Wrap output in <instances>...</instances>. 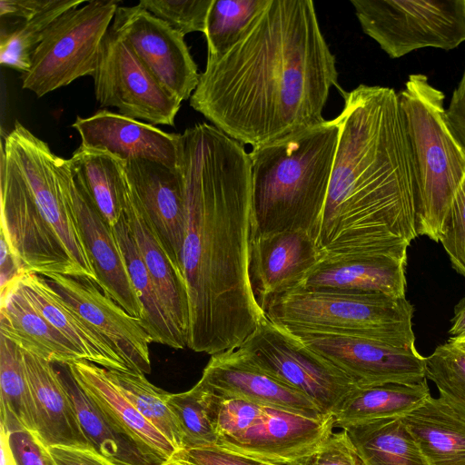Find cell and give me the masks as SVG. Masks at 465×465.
<instances>
[{
    "instance_id": "cell-1",
    "label": "cell",
    "mask_w": 465,
    "mask_h": 465,
    "mask_svg": "<svg viewBox=\"0 0 465 465\" xmlns=\"http://www.w3.org/2000/svg\"><path fill=\"white\" fill-rule=\"evenodd\" d=\"M177 167L185 203L187 347L213 355L239 347L266 315L250 272L255 236L250 156L213 124H197L180 134Z\"/></svg>"
},
{
    "instance_id": "cell-2",
    "label": "cell",
    "mask_w": 465,
    "mask_h": 465,
    "mask_svg": "<svg viewBox=\"0 0 465 465\" xmlns=\"http://www.w3.org/2000/svg\"><path fill=\"white\" fill-rule=\"evenodd\" d=\"M334 54L312 0H270L243 37L208 59L190 105L240 143L264 145L326 120Z\"/></svg>"
},
{
    "instance_id": "cell-3",
    "label": "cell",
    "mask_w": 465,
    "mask_h": 465,
    "mask_svg": "<svg viewBox=\"0 0 465 465\" xmlns=\"http://www.w3.org/2000/svg\"><path fill=\"white\" fill-rule=\"evenodd\" d=\"M325 203L312 238L320 263L407 253L416 238L412 158L394 89L344 94Z\"/></svg>"
},
{
    "instance_id": "cell-4",
    "label": "cell",
    "mask_w": 465,
    "mask_h": 465,
    "mask_svg": "<svg viewBox=\"0 0 465 465\" xmlns=\"http://www.w3.org/2000/svg\"><path fill=\"white\" fill-rule=\"evenodd\" d=\"M338 137L335 118L252 148L255 236L291 230L312 236L325 203Z\"/></svg>"
},
{
    "instance_id": "cell-5",
    "label": "cell",
    "mask_w": 465,
    "mask_h": 465,
    "mask_svg": "<svg viewBox=\"0 0 465 465\" xmlns=\"http://www.w3.org/2000/svg\"><path fill=\"white\" fill-rule=\"evenodd\" d=\"M398 95L414 170L416 233L440 242L465 178V155L446 126L445 95L426 75L411 74Z\"/></svg>"
},
{
    "instance_id": "cell-6",
    "label": "cell",
    "mask_w": 465,
    "mask_h": 465,
    "mask_svg": "<svg viewBox=\"0 0 465 465\" xmlns=\"http://www.w3.org/2000/svg\"><path fill=\"white\" fill-rule=\"evenodd\" d=\"M265 313L293 331L337 334L401 349L416 348L414 307L406 297L297 287L272 298Z\"/></svg>"
},
{
    "instance_id": "cell-7",
    "label": "cell",
    "mask_w": 465,
    "mask_h": 465,
    "mask_svg": "<svg viewBox=\"0 0 465 465\" xmlns=\"http://www.w3.org/2000/svg\"><path fill=\"white\" fill-rule=\"evenodd\" d=\"M44 219L83 277L98 282L72 202L74 179L68 159L55 155L48 144L16 122L2 143Z\"/></svg>"
},
{
    "instance_id": "cell-8",
    "label": "cell",
    "mask_w": 465,
    "mask_h": 465,
    "mask_svg": "<svg viewBox=\"0 0 465 465\" xmlns=\"http://www.w3.org/2000/svg\"><path fill=\"white\" fill-rule=\"evenodd\" d=\"M118 6L115 0H93L60 15L34 52L30 69L22 74V88L42 97L92 76Z\"/></svg>"
},
{
    "instance_id": "cell-9",
    "label": "cell",
    "mask_w": 465,
    "mask_h": 465,
    "mask_svg": "<svg viewBox=\"0 0 465 465\" xmlns=\"http://www.w3.org/2000/svg\"><path fill=\"white\" fill-rule=\"evenodd\" d=\"M362 31L391 57L465 42V0H351Z\"/></svg>"
},
{
    "instance_id": "cell-10",
    "label": "cell",
    "mask_w": 465,
    "mask_h": 465,
    "mask_svg": "<svg viewBox=\"0 0 465 465\" xmlns=\"http://www.w3.org/2000/svg\"><path fill=\"white\" fill-rule=\"evenodd\" d=\"M260 369L312 400L332 416L358 384L265 315L239 346Z\"/></svg>"
},
{
    "instance_id": "cell-11",
    "label": "cell",
    "mask_w": 465,
    "mask_h": 465,
    "mask_svg": "<svg viewBox=\"0 0 465 465\" xmlns=\"http://www.w3.org/2000/svg\"><path fill=\"white\" fill-rule=\"evenodd\" d=\"M101 106L145 123L174 125L182 101L171 94L111 27L100 48L93 74Z\"/></svg>"
},
{
    "instance_id": "cell-12",
    "label": "cell",
    "mask_w": 465,
    "mask_h": 465,
    "mask_svg": "<svg viewBox=\"0 0 465 465\" xmlns=\"http://www.w3.org/2000/svg\"><path fill=\"white\" fill-rule=\"evenodd\" d=\"M1 232L25 272L84 279L41 214L14 163L1 152Z\"/></svg>"
},
{
    "instance_id": "cell-13",
    "label": "cell",
    "mask_w": 465,
    "mask_h": 465,
    "mask_svg": "<svg viewBox=\"0 0 465 465\" xmlns=\"http://www.w3.org/2000/svg\"><path fill=\"white\" fill-rule=\"evenodd\" d=\"M111 28L164 89L191 98L200 74L183 35L139 5L118 6Z\"/></svg>"
},
{
    "instance_id": "cell-14",
    "label": "cell",
    "mask_w": 465,
    "mask_h": 465,
    "mask_svg": "<svg viewBox=\"0 0 465 465\" xmlns=\"http://www.w3.org/2000/svg\"><path fill=\"white\" fill-rule=\"evenodd\" d=\"M288 331L346 372L359 387L427 380L425 357L416 348L401 349L351 336Z\"/></svg>"
},
{
    "instance_id": "cell-15",
    "label": "cell",
    "mask_w": 465,
    "mask_h": 465,
    "mask_svg": "<svg viewBox=\"0 0 465 465\" xmlns=\"http://www.w3.org/2000/svg\"><path fill=\"white\" fill-rule=\"evenodd\" d=\"M44 278L111 344L131 371L151 372L149 344L153 341L140 318L129 314L91 280L59 273Z\"/></svg>"
},
{
    "instance_id": "cell-16",
    "label": "cell",
    "mask_w": 465,
    "mask_h": 465,
    "mask_svg": "<svg viewBox=\"0 0 465 465\" xmlns=\"http://www.w3.org/2000/svg\"><path fill=\"white\" fill-rule=\"evenodd\" d=\"M333 428V416L318 420L264 406L252 426L220 438L217 446L267 463L287 465L318 448Z\"/></svg>"
},
{
    "instance_id": "cell-17",
    "label": "cell",
    "mask_w": 465,
    "mask_h": 465,
    "mask_svg": "<svg viewBox=\"0 0 465 465\" xmlns=\"http://www.w3.org/2000/svg\"><path fill=\"white\" fill-rule=\"evenodd\" d=\"M198 382L217 394L312 419L329 417L308 397L256 366L240 347L212 355Z\"/></svg>"
},
{
    "instance_id": "cell-18",
    "label": "cell",
    "mask_w": 465,
    "mask_h": 465,
    "mask_svg": "<svg viewBox=\"0 0 465 465\" xmlns=\"http://www.w3.org/2000/svg\"><path fill=\"white\" fill-rule=\"evenodd\" d=\"M72 127L83 147L109 152L124 162L148 160L177 168L180 134L108 110L77 116Z\"/></svg>"
},
{
    "instance_id": "cell-19",
    "label": "cell",
    "mask_w": 465,
    "mask_h": 465,
    "mask_svg": "<svg viewBox=\"0 0 465 465\" xmlns=\"http://www.w3.org/2000/svg\"><path fill=\"white\" fill-rule=\"evenodd\" d=\"M312 236L291 230L256 235L250 272L257 301L265 312L274 297L298 287L320 264Z\"/></svg>"
},
{
    "instance_id": "cell-20",
    "label": "cell",
    "mask_w": 465,
    "mask_h": 465,
    "mask_svg": "<svg viewBox=\"0 0 465 465\" xmlns=\"http://www.w3.org/2000/svg\"><path fill=\"white\" fill-rule=\"evenodd\" d=\"M125 175L173 266L183 275L185 203L183 182L178 167L171 169L153 161L133 160L125 162Z\"/></svg>"
},
{
    "instance_id": "cell-21",
    "label": "cell",
    "mask_w": 465,
    "mask_h": 465,
    "mask_svg": "<svg viewBox=\"0 0 465 465\" xmlns=\"http://www.w3.org/2000/svg\"><path fill=\"white\" fill-rule=\"evenodd\" d=\"M71 194L77 223L97 276V285L129 314L142 320L143 309L133 286L114 230L74 178Z\"/></svg>"
},
{
    "instance_id": "cell-22",
    "label": "cell",
    "mask_w": 465,
    "mask_h": 465,
    "mask_svg": "<svg viewBox=\"0 0 465 465\" xmlns=\"http://www.w3.org/2000/svg\"><path fill=\"white\" fill-rule=\"evenodd\" d=\"M23 354L35 408V434L46 448L92 449L54 364L24 350Z\"/></svg>"
},
{
    "instance_id": "cell-23",
    "label": "cell",
    "mask_w": 465,
    "mask_h": 465,
    "mask_svg": "<svg viewBox=\"0 0 465 465\" xmlns=\"http://www.w3.org/2000/svg\"><path fill=\"white\" fill-rule=\"evenodd\" d=\"M18 283L31 305L74 345L82 360L106 370L130 371L111 344L43 276L25 272Z\"/></svg>"
},
{
    "instance_id": "cell-24",
    "label": "cell",
    "mask_w": 465,
    "mask_h": 465,
    "mask_svg": "<svg viewBox=\"0 0 465 465\" xmlns=\"http://www.w3.org/2000/svg\"><path fill=\"white\" fill-rule=\"evenodd\" d=\"M124 213L163 304L187 339L190 312L184 279L173 266L159 234L143 210L127 179Z\"/></svg>"
},
{
    "instance_id": "cell-25",
    "label": "cell",
    "mask_w": 465,
    "mask_h": 465,
    "mask_svg": "<svg viewBox=\"0 0 465 465\" xmlns=\"http://www.w3.org/2000/svg\"><path fill=\"white\" fill-rule=\"evenodd\" d=\"M67 365L84 391L148 455L163 465L176 450L117 389L109 379L106 369L84 360Z\"/></svg>"
},
{
    "instance_id": "cell-26",
    "label": "cell",
    "mask_w": 465,
    "mask_h": 465,
    "mask_svg": "<svg viewBox=\"0 0 465 465\" xmlns=\"http://www.w3.org/2000/svg\"><path fill=\"white\" fill-rule=\"evenodd\" d=\"M406 263L407 254L320 263L298 287L401 298L406 291Z\"/></svg>"
},
{
    "instance_id": "cell-27",
    "label": "cell",
    "mask_w": 465,
    "mask_h": 465,
    "mask_svg": "<svg viewBox=\"0 0 465 465\" xmlns=\"http://www.w3.org/2000/svg\"><path fill=\"white\" fill-rule=\"evenodd\" d=\"M0 334L54 364L82 360L74 345L31 305L18 282L1 294Z\"/></svg>"
},
{
    "instance_id": "cell-28",
    "label": "cell",
    "mask_w": 465,
    "mask_h": 465,
    "mask_svg": "<svg viewBox=\"0 0 465 465\" xmlns=\"http://www.w3.org/2000/svg\"><path fill=\"white\" fill-rule=\"evenodd\" d=\"M54 366L92 449L117 465H162L106 416L79 386L67 364Z\"/></svg>"
},
{
    "instance_id": "cell-29",
    "label": "cell",
    "mask_w": 465,
    "mask_h": 465,
    "mask_svg": "<svg viewBox=\"0 0 465 465\" xmlns=\"http://www.w3.org/2000/svg\"><path fill=\"white\" fill-rule=\"evenodd\" d=\"M429 465H465V420L430 396L401 417Z\"/></svg>"
},
{
    "instance_id": "cell-30",
    "label": "cell",
    "mask_w": 465,
    "mask_h": 465,
    "mask_svg": "<svg viewBox=\"0 0 465 465\" xmlns=\"http://www.w3.org/2000/svg\"><path fill=\"white\" fill-rule=\"evenodd\" d=\"M68 160L76 183L113 229L124 214L125 162L109 152L81 145Z\"/></svg>"
},
{
    "instance_id": "cell-31",
    "label": "cell",
    "mask_w": 465,
    "mask_h": 465,
    "mask_svg": "<svg viewBox=\"0 0 465 465\" xmlns=\"http://www.w3.org/2000/svg\"><path fill=\"white\" fill-rule=\"evenodd\" d=\"M113 230L124 257L133 286L143 309L142 326L153 342L177 350L187 347L185 335L176 326L162 302L124 213Z\"/></svg>"
},
{
    "instance_id": "cell-32",
    "label": "cell",
    "mask_w": 465,
    "mask_h": 465,
    "mask_svg": "<svg viewBox=\"0 0 465 465\" xmlns=\"http://www.w3.org/2000/svg\"><path fill=\"white\" fill-rule=\"evenodd\" d=\"M430 396L427 380L418 383H385L357 387L334 412V427L349 426L388 417H401Z\"/></svg>"
},
{
    "instance_id": "cell-33",
    "label": "cell",
    "mask_w": 465,
    "mask_h": 465,
    "mask_svg": "<svg viewBox=\"0 0 465 465\" xmlns=\"http://www.w3.org/2000/svg\"><path fill=\"white\" fill-rule=\"evenodd\" d=\"M364 465H429L401 417L345 428Z\"/></svg>"
},
{
    "instance_id": "cell-34",
    "label": "cell",
    "mask_w": 465,
    "mask_h": 465,
    "mask_svg": "<svg viewBox=\"0 0 465 465\" xmlns=\"http://www.w3.org/2000/svg\"><path fill=\"white\" fill-rule=\"evenodd\" d=\"M1 430L35 432V408L23 350L0 334Z\"/></svg>"
},
{
    "instance_id": "cell-35",
    "label": "cell",
    "mask_w": 465,
    "mask_h": 465,
    "mask_svg": "<svg viewBox=\"0 0 465 465\" xmlns=\"http://www.w3.org/2000/svg\"><path fill=\"white\" fill-rule=\"evenodd\" d=\"M106 372L117 389L175 450L182 449L183 433L167 402L169 392L152 384L142 373L117 370H106Z\"/></svg>"
},
{
    "instance_id": "cell-36",
    "label": "cell",
    "mask_w": 465,
    "mask_h": 465,
    "mask_svg": "<svg viewBox=\"0 0 465 465\" xmlns=\"http://www.w3.org/2000/svg\"><path fill=\"white\" fill-rule=\"evenodd\" d=\"M269 3L270 0H213L204 32L207 58L220 57L233 47Z\"/></svg>"
},
{
    "instance_id": "cell-37",
    "label": "cell",
    "mask_w": 465,
    "mask_h": 465,
    "mask_svg": "<svg viewBox=\"0 0 465 465\" xmlns=\"http://www.w3.org/2000/svg\"><path fill=\"white\" fill-rule=\"evenodd\" d=\"M84 3L83 0H54L46 10L22 21L9 32H2L1 64L22 74L27 72L31 67L33 54L43 41L49 26L64 13Z\"/></svg>"
},
{
    "instance_id": "cell-38",
    "label": "cell",
    "mask_w": 465,
    "mask_h": 465,
    "mask_svg": "<svg viewBox=\"0 0 465 465\" xmlns=\"http://www.w3.org/2000/svg\"><path fill=\"white\" fill-rule=\"evenodd\" d=\"M425 361L426 379L436 385L440 401L465 420V351L448 340Z\"/></svg>"
},
{
    "instance_id": "cell-39",
    "label": "cell",
    "mask_w": 465,
    "mask_h": 465,
    "mask_svg": "<svg viewBox=\"0 0 465 465\" xmlns=\"http://www.w3.org/2000/svg\"><path fill=\"white\" fill-rule=\"evenodd\" d=\"M167 402L182 430V449L217 445L219 438L209 420L205 401L197 384L184 392L169 393Z\"/></svg>"
},
{
    "instance_id": "cell-40",
    "label": "cell",
    "mask_w": 465,
    "mask_h": 465,
    "mask_svg": "<svg viewBox=\"0 0 465 465\" xmlns=\"http://www.w3.org/2000/svg\"><path fill=\"white\" fill-rule=\"evenodd\" d=\"M196 384L203 392L209 420L219 439L245 430L263 411V405L242 398L217 394L199 382Z\"/></svg>"
},
{
    "instance_id": "cell-41",
    "label": "cell",
    "mask_w": 465,
    "mask_h": 465,
    "mask_svg": "<svg viewBox=\"0 0 465 465\" xmlns=\"http://www.w3.org/2000/svg\"><path fill=\"white\" fill-rule=\"evenodd\" d=\"M213 1L142 0L138 5L184 36L193 32L204 34Z\"/></svg>"
},
{
    "instance_id": "cell-42",
    "label": "cell",
    "mask_w": 465,
    "mask_h": 465,
    "mask_svg": "<svg viewBox=\"0 0 465 465\" xmlns=\"http://www.w3.org/2000/svg\"><path fill=\"white\" fill-rule=\"evenodd\" d=\"M452 267L465 277V178L456 192L440 237Z\"/></svg>"
},
{
    "instance_id": "cell-43",
    "label": "cell",
    "mask_w": 465,
    "mask_h": 465,
    "mask_svg": "<svg viewBox=\"0 0 465 465\" xmlns=\"http://www.w3.org/2000/svg\"><path fill=\"white\" fill-rule=\"evenodd\" d=\"M287 465H364L346 430L332 432L311 453Z\"/></svg>"
},
{
    "instance_id": "cell-44",
    "label": "cell",
    "mask_w": 465,
    "mask_h": 465,
    "mask_svg": "<svg viewBox=\"0 0 465 465\" xmlns=\"http://www.w3.org/2000/svg\"><path fill=\"white\" fill-rule=\"evenodd\" d=\"M163 465H275L217 445L175 450Z\"/></svg>"
},
{
    "instance_id": "cell-45",
    "label": "cell",
    "mask_w": 465,
    "mask_h": 465,
    "mask_svg": "<svg viewBox=\"0 0 465 465\" xmlns=\"http://www.w3.org/2000/svg\"><path fill=\"white\" fill-rule=\"evenodd\" d=\"M8 444L15 465H55L48 449L32 431L20 430L5 433L1 430Z\"/></svg>"
},
{
    "instance_id": "cell-46",
    "label": "cell",
    "mask_w": 465,
    "mask_h": 465,
    "mask_svg": "<svg viewBox=\"0 0 465 465\" xmlns=\"http://www.w3.org/2000/svg\"><path fill=\"white\" fill-rule=\"evenodd\" d=\"M446 126L465 155V70L444 112Z\"/></svg>"
},
{
    "instance_id": "cell-47",
    "label": "cell",
    "mask_w": 465,
    "mask_h": 465,
    "mask_svg": "<svg viewBox=\"0 0 465 465\" xmlns=\"http://www.w3.org/2000/svg\"><path fill=\"white\" fill-rule=\"evenodd\" d=\"M55 465H117L93 449L69 446L47 448Z\"/></svg>"
},
{
    "instance_id": "cell-48",
    "label": "cell",
    "mask_w": 465,
    "mask_h": 465,
    "mask_svg": "<svg viewBox=\"0 0 465 465\" xmlns=\"http://www.w3.org/2000/svg\"><path fill=\"white\" fill-rule=\"evenodd\" d=\"M54 2V0H1L0 15L2 18L15 17L25 21L46 10Z\"/></svg>"
},
{
    "instance_id": "cell-49",
    "label": "cell",
    "mask_w": 465,
    "mask_h": 465,
    "mask_svg": "<svg viewBox=\"0 0 465 465\" xmlns=\"http://www.w3.org/2000/svg\"><path fill=\"white\" fill-rule=\"evenodd\" d=\"M452 326L449 331L450 340H465V297L454 308V316L451 319Z\"/></svg>"
},
{
    "instance_id": "cell-50",
    "label": "cell",
    "mask_w": 465,
    "mask_h": 465,
    "mask_svg": "<svg viewBox=\"0 0 465 465\" xmlns=\"http://www.w3.org/2000/svg\"><path fill=\"white\" fill-rule=\"evenodd\" d=\"M449 341L453 342L455 345H457L461 350L465 351V340L454 341V340L449 339Z\"/></svg>"
}]
</instances>
